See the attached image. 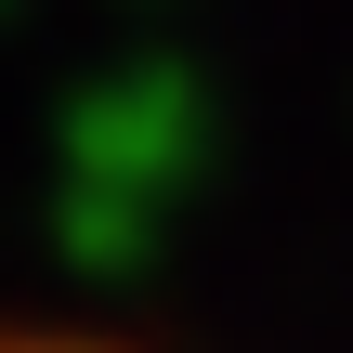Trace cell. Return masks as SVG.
I'll return each mask as SVG.
<instances>
[{
    "label": "cell",
    "instance_id": "cell-1",
    "mask_svg": "<svg viewBox=\"0 0 353 353\" xmlns=\"http://www.w3.org/2000/svg\"><path fill=\"white\" fill-rule=\"evenodd\" d=\"M0 353H79V341H13V327H0Z\"/></svg>",
    "mask_w": 353,
    "mask_h": 353
}]
</instances>
